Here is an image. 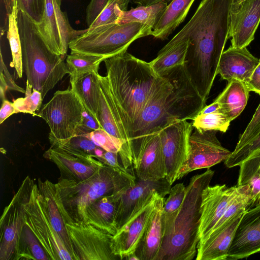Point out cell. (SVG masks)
I'll return each mask as SVG.
<instances>
[{
  "label": "cell",
  "instance_id": "1",
  "mask_svg": "<svg viewBox=\"0 0 260 260\" xmlns=\"http://www.w3.org/2000/svg\"><path fill=\"white\" fill-rule=\"evenodd\" d=\"M234 0H202L184 26L167 43L188 40L184 66L196 88L207 100L217 75L229 39L230 13Z\"/></svg>",
  "mask_w": 260,
  "mask_h": 260
},
{
  "label": "cell",
  "instance_id": "2",
  "mask_svg": "<svg viewBox=\"0 0 260 260\" xmlns=\"http://www.w3.org/2000/svg\"><path fill=\"white\" fill-rule=\"evenodd\" d=\"M164 73L167 81L154 93L138 118L131 140L134 162L152 136L175 121L193 120L206 102L192 83L183 65Z\"/></svg>",
  "mask_w": 260,
  "mask_h": 260
},
{
  "label": "cell",
  "instance_id": "3",
  "mask_svg": "<svg viewBox=\"0 0 260 260\" xmlns=\"http://www.w3.org/2000/svg\"><path fill=\"white\" fill-rule=\"evenodd\" d=\"M104 62L112 95L131 142L138 118L155 91L167 81V75L157 74L149 62L127 51Z\"/></svg>",
  "mask_w": 260,
  "mask_h": 260
},
{
  "label": "cell",
  "instance_id": "4",
  "mask_svg": "<svg viewBox=\"0 0 260 260\" xmlns=\"http://www.w3.org/2000/svg\"><path fill=\"white\" fill-rule=\"evenodd\" d=\"M214 174L208 168L191 178L180 208L173 217L164 222L163 241L155 260H191L196 256L202 194L210 185Z\"/></svg>",
  "mask_w": 260,
  "mask_h": 260
},
{
  "label": "cell",
  "instance_id": "5",
  "mask_svg": "<svg viewBox=\"0 0 260 260\" xmlns=\"http://www.w3.org/2000/svg\"><path fill=\"white\" fill-rule=\"evenodd\" d=\"M134 174L124 175L105 165L96 173L82 180L59 178L56 192L65 215V223L86 221L87 207L98 199L122 192L135 184Z\"/></svg>",
  "mask_w": 260,
  "mask_h": 260
},
{
  "label": "cell",
  "instance_id": "6",
  "mask_svg": "<svg viewBox=\"0 0 260 260\" xmlns=\"http://www.w3.org/2000/svg\"><path fill=\"white\" fill-rule=\"evenodd\" d=\"M17 22L22 46L23 70L26 81L40 91L44 99L66 74H69L64 58L49 48L36 24L20 10L18 12Z\"/></svg>",
  "mask_w": 260,
  "mask_h": 260
},
{
  "label": "cell",
  "instance_id": "7",
  "mask_svg": "<svg viewBox=\"0 0 260 260\" xmlns=\"http://www.w3.org/2000/svg\"><path fill=\"white\" fill-rule=\"evenodd\" d=\"M152 31L150 26L137 22L87 28L86 32L70 43L69 48L71 53L103 56L106 59L127 51L134 41L151 35Z\"/></svg>",
  "mask_w": 260,
  "mask_h": 260
},
{
  "label": "cell",
  "instance_id": "8",
  "mask_svg": "<svg viewBox=\"0 0 260 260\" xmlns=\"http://www.w3.org/2000/svg\"><path fill=\"white\" fill-rule=\"evenodd\" d=\"M24 180L23 208L25 223L35 235L49 259L74 260L51 223L38 184L28 176Z\"/></svg>",
  "mask_w": 260,
  "mask_h": 260
},
{
  "label": "cell",
  "instance_id": "9",
  "mask_svg": "<svg viewBox=\"0 0 260 260\" xmlns=\"http://www.w3.org/2000/svg\"><path fill=\"white\" fill-rule=\"evenodd\" d=\"M85 108L69 88L56 91L51 100L37 114L50 128L49 139L51 146L66 142L77 136Z\"/></svg>",
  "mask_w": 260,
  "mask_h": 260
},
{
  "label": "cell",
  "instance_id": "10",
  "mask_svg": "<svg viewBox=\"0 0 260 260\" xmlns=\"http://www.w3.org/2000/svg\"><path fill=\"white\" fill-rule=\"evenodd\" d=\"M61 0H45L44 13L36 25L39 33L55 53L66 58L70 43L87 30L74 29L67 15L61 9Z\"/></svg>",
  "mask_w": 260,
  "mask_h": 260
},
{
  "label": "cell",
  "instance_id": "11",
  "mask_svg": "<svg viewBox=\"0 0 260 260\" xmlns=\"http://www.w3.org/2000/svg\"><path fill=\"white\" fill-rule=\"evenodd\" d=\"M75 260L120 259L112 249L113 235L85 222L66 224Z\"/></svg>",
  "mask_w": 260,
  "mask_h": 260
},
{
  "label": "cell",
  "instance_id": "12",
  "mask_svg": "<svg viewBox=\"0 0 260 260\" xmlns=\"http://www.w3.org/2000/svg\"><path fill=\"white\" fill-rule=\"evenodd\" d=\"M231 153L221 145L216 131L193 128L189 137L188 158L178 172L177 180L193 171L208 169L225 161Z\"/></svg>",
  "mask_w": 260,
  "mask_h": 260
},
{
  "label": "cell",
  "instance_id": "13",
  "mask_svg": "<svg viewBox=\"0 0 260 260\" xmlns=\"http://www.w3.org/2000/svg\"><path fill=\"white\" fill-rule=\"evenodd\" d=\"M193 129L191 122L183 120L167 124L159 132L166 161V178L171 185L177 180L178 172L188 158Z\"/></svg>",
  "mask_w": 260,
  "mask_h": 260
},
{
  "label": "cell",
  "instance_id": "14",
  "mask_svg": "<svg viewBox=\"0 0 260 260\" xmlns=\"http://www.w3.org/2000/svg\"><path fill=\"white\" fill-rule=\"evenodd\" d=\"M24 180L10 204L5 207L0 220V259L14 260L24 221L23 200Z\"/></svg>",
  "mask_w": 260,
  "mask_h": 260
},
{
  "label": "cell",
  "instance_id": "15",
  "mask_svg": "<svg viewBox=\"0 0 260 260\" xmlns=\"http://www.w3.org/2000/svg\"><path fill=\"white\" fill-rule=\"evenodd\" d=\"M160 196L165 197L159 193L156 194L113 236V252L120 259H126L135 253L150 220L156 201Z\"/></svg>",
  "mask_w": 260,
  "mask_h": 260
},
{
  "label": "cell",
  "instance_id": "16",
  "mask_svg": "<svg viewBox=\"0 0 260 260\" xmlns=\"http://www.w3.org/2000/svg\"><path fill=\"white\" fill-rule=\"evenodd\" d=\"M171 186L166 178L157 181L138 178L135 185L119 192L116 217L118 230L156 194L159 193L164 196L168 194Z\"/></svg>",
  "mask_w": 260,
  "mask_h": 260
},
{
  "label": "cell",
  "instance_id": "17",
  "mask_svg": "<svg viewBox=\"0 0 260 260\" xmlns=\"http://www.w3.org/2000/svg\"><path fill=\"white\" fill-rule=\"evenodd\" d=\"M240 192L237 185L228 187L225 184L209 185L203 190L199 229V241L208 237Z\"/></svg>",
  "mask_w": 260,
  "mask_h": 260
},
{
  "label": "cell",
  "instance_id": "18",
  "mask_svg": "<svg viewBox=\"0 0 260 260\" xmlns=\"http://www.w3.org/2000/svg\"><path fill=\"white\" fill-rule=\"evenodd\" d=\"M260 23V0L234 1L230 13L228 38L231 46L246 47L254 40Z\"/></svg>",
  "mask_w": 260,
  "mask_h": 260
},
{
  "label": "cell",
  "instance_id": "19",
  "mask_svg": "<svg viewBox=\"0 0 260 260\" xmlns=\"http://www.w3.org/2000/svg\"><path fill=\"white\" fill-rule=\"evenodd\" d=\"M44 156L58 168L61 178L77 181L85 180L105 166L100 160L89 154L51 146Z\"/></svg>",
  "mask_w": 260,
  "mask_h": 260
},
{
  "label": "cell",
  "instance_id": "20",
  "mask_svg": "<svg viewBox=\"0 0 260 260\" xmlns=\"http://www.w3.org/2000/svg\"><path fill=\"white\" fill-rule=\"evenodd\" d=\"M260 252V204L246 210L230 246L227 259H238Z\"/></svg>",
  "mask_w": 260,
  "mask_h": 260
},
{
  "label": "cell",
  "instance_id": "21",
  "mask_svg": "<svg viewBox=\"0 0 260 260\" xmlns=\"http://www.w3.org/2000/svg\"><path fill=\"white\" fill-rule=\"evenodd\" d=\"M246 209H242L204 240L199 242L197 260L227 259L228 251L239 222Z\"/></svg>",
  "mask_w": 260,
  "mask_h": 260
},
{
  "label": "cell",
  "instance_id": "22",
  "mask_svg": "<svg viewBox=\"0 0 260 260\" xmlns=\"http://www.w3.org/2000/svg\"><path fill=\"white\" fill-rule=\"evenodd\" d=\"M133 167L140 179L157 181L166 178V161L159 133L152 136L145 144Z\"/></svg>",
  "mask_w": 260,
  "mask_h": 260
},
{
  "label": "cell",
  "instance_id": "23",
  "mask_svg": "<svg viewBox=\"0 0 260 260\" xmlns=\"http://www.w3.org/2000/svg\"><path fill=\"white\" fill-rule=\"evenodd\" d=\"M260 62L246 47L238 48L231 46L223 51L219 60L217 74L223 80H237L245 84Z\"/></svg>",
  "mask_w": 260,
  "mask_h": 260
},
{
  "label": "cell",
  "instance_id": "24",
  "mask_svg": "<svg viewBox=\"0 0 260 260\" xmlns=\"http://www.w3.org/2000/svg\"><path fill=\"white\" fill-rule=\"evenodd\" d=\"M165 197L157 200L150 220L135 252L138 260H155L164 235L163 209Z\"/></svg>",
  "mask_w": 260,
  "mask_h": 260
},
{
  "label": "cell",
  "instance_id": "25",
  "mask_svg": "<svg viewBox=\"0 0 260 260\" xmlns=\"http://www.w3.org/2000/svg\"><path fill=\"white\" fill-rule=\"evenodd\" d=\"M119 192L102 197L86 209V221L114 236L118 229L116 224Z\"/></svg>",
  "mask_w": 260,
  "mask_h": 260
},
{
  "label": "cell",
  "instance_id": "26",
  "mask_svg": "<svg viewBox=\"0 0 260 260\" xmlns=\"http://www.w3.org/2000/svg\"><path fill=\"white\" fill-rule=\"evenodd\" d=\"M38 185L45 210L51 223L75 260L71 239L57 204L55 184L48 180L43 181L39 179Z\"/></svg>",
  "mask_w": 260,
  "mask_h": 260
},
{
  "label": "cell",
  "instance_id": "27",
  "mask_svg": "<svg viewBox=\"0 0 260 260\" xmlns=\"http://www.w3.org/2000/svg\"><path fill=\"white\" fill-rule=\"evenodd\" d=\"M98 71L70 76L71 89L85 108L95 117L101 88Z\"/></svg>",
  "mask_w": 260,
  "mask_h": 260
},
{
  "label": "cell",
  "instance_id": "28",
  "mask_svg": "<svg viewBox=\"0 0 260 260\" xmlns=\"http://www.w3.org/2000/svg\"><path fill=\"white\" fill-rule=\"evenodd\" d=\"M195 0H172L167 6L151 35L162 41L168 37L184 20Z\"/></svg>",
  "mask_w": 260,
  "mask_h": 260
},
{
  "label": "cell",
  "instance_id": "29",
  "mask_svg": "<svg viewBox=\"0 0 260 260\" xmlns=\"http://www.w3.org/2000/svg\"><path fill=\"white\" fill-rule=\"evenodd\" d=\"M250 90L246 84L237 80H232L223 91L215 99L222 110L231 121L237 118L245 109Z\"/></svg>",
  "mask_w": 260,
  "mask_h": 260
},
{
  "label": "cell",
  "instance_id": "30",
  "mask_svg": "<svg viewBox=\"0 0 260 260\" xmlns=\"http://www.w3.org/2000/svg\"><path fill=\"white\" fill-rule=\"evenodd\" d=\"M188 46V39L175 44H167L149 63L154 71L161 75L173 67L184 64Z\"/></svg>",
  "mask_w": 260,
  "mask_h": 260
},
{
  "label": "cell",
  "instance_id": "31",
  "mask_svg": "<svg viewBox=\"0 0 260 260\" xmlns=\"http://www.w3.org/2000/svg\"><path fill=\"white\" fill-rule=\"evenodd\" d=\"M167 4L160 3L147 6H139L129 10L123 11L117 23L137 22L153 29L167 7Z\"/></svg>",
  "mask_w": 260,
  "mask_h": 260
},
{
  "label": "cell",
  "instance_id": "32",
  "mask_svg": "<svg viewBox=\"0 0 260 260\" xmlns=\"http://www.w3.org/2000/svg\"><path fill=\"white\" fill-rule=\"evenodd\" d=\"M18 9L14 5L10 13L7 14L8 20L7 39L8 40L12 60L10 67L14 68L18 77L22 78L23 72L22 58V46L18 30L17 16Z\"/></svg>",
  "mask_w": 260,
  "mask_h": 260
},
{
  "label": "cell",
  "instance_id": "33",
  "mask_svg": "<svg viewBox=\"0 0 260 260\" xmlns=\"http://www.w3.org/2000/svg\"><path fill=\"white\" fill-rule=\"evenodd\" d=\"M49 259L37 238L25 223L22 228L19 246L14 260Z\"/></svg>",
  "mask_w": 260,
  "mask_h": 260
},
{
  "label": "cell",
  "instance_id": "34",
  "mask_svg": "<svg viewBox=\"0 0 260 260\" xmlns=\"http://www.w3.org/2000/svg\"><path fill=\"white\" fill-rule=\"evenodd\" d=\"M106 58L103 56L71 53L66 58V65L70 76L98 71L100 63Z\"/></svg>",
  "mask_w": 260,
  "mask_h": 260
},
{
  "label": "cell",
  "instance_id": "35",
  "mask_svg": "<svg viewBox=\"0 0 260 260\" xmlns=\"http://www.w3.org/2000/svg\"><path fill=\"white\" fill-rule=\"evenodd\" d=\"M192 126L199 130L226 132L231 122L221 109L208 114H199L192 120Z\"/></svg>",
  "mask_w": 260,
  "mask_h": 260
},
{
  "label": "cell",
  "instance_id": "36",
  "mask_svg": "<svg viewBox=\"0 0 260 260\" xmlns=\"http://www.w3.org/2000/svg\"><path fill=\"white\" fill-rule=\"evenodd\" d=\"M131 0H109L98 18L88 29L116 24L123 11H126Z\"/></svg>",
  "mask_w": 260,
  "mask_h": 260
},
{
  "label": "cell",
  "instance_id": "37",
  "mask_svg": "<svg viewBox=\"0 0 260 260\" xmlns=\"http://www.w3.org/2000/svg\"><path fill=\"white\" fill-rule=\"evenodd\" d=\"M80 153L89 154L95 158L102 155L105 150L96 146L86 135H77L55 146Z\"/></svg>",
  "mask_w": 260,
  "mask_h": 260
},
{
  "label": "cell",
  "instance_id": "38",
  "mask_svg": "<svg viewBox=\"0 0 260 260\" xmlns=\"http://www.w3.org/2000/svg\"><path fill=\"white\" fill-rule=\"evenodd\" d=\"M7 14L16 5L19 10L24 13L35 24L41 21L44 13L45 0H5Z\"/></svg>",
  "mask_w": 260,
  "mask_h": 260
},
{
  "label": "cell",
  "instance_id": "39",
  "mask_svg": "<svg viewBox=\"0 0 260 260\" xmlns=\"http://www.w3.org/2000/svg\"><path fill=\"white\" fill-rule=\"evenodd\" d=\"M24 98L13 101V105L17 113H24L36 115V112L41 107L43 100L41 93L33 88L26 81Z\"/></svg>",
  "mask_w": 260,
  "mask_h": 260
},
{
  "label": "cell",
  "instance_id": "40",
  "mask_svg": "<svg viewBox=\"0 0 260 260\" xmlns=\"http://www.w3.org/2000/svg\"><path fill=\"white\" fill-rule=\"evenodd\" d=\"M169 197L165 201L163 209V221L173 217L180 208L186 195V186L182 183L171 187Z\"/></svg>",
  "mask_w": 260,
  "mask_h": 260
},
{
  "label": "cell",
  "instance_id": "41",
  "mask_svg": "<svg viewBox=\"0 0 260 260\" xmlns=\"http://www.w3.org/2000/svg\"><path fill=\"white\" fill-rule=\"evenodd\" d=\"M260 150V132L247 144L237 151L232 152L224 161L226 167L231 168L240 165L255 152Z\"/></svg>",
  "mask_w": 260,
  "mask_h": 260
},
{
  "label": "cell",
  "instance_id": "42",
  "mask_svg": "<svg viewBox=\"0 0 260 260\" xmlns=\"http://www.w3.org/2000/svg\"><path fill=\"white\" fill-rule=\"evenodd\" d=\"M86 136L96 146L107 151L118 153L120 150L119 146L113 138L102 128L93 131Z\"/></svg>",
  "mask_w": 260,
  "mask_h": 260
},
{
  "label": "cell",
  "instance_id": "43",
  "mask_svg": "<svg viewBox=\"0 0 260 260\" xmlns=\"http://www.w3.org/2000/svg\"><path fill=\"white\" fill-rule=\"evenodd\" d=\"M260 132V104L250 121L240 135L234 151H237L250 141Z\"/></svg>",
  "mask_w": 260,
  "mask_h": 260
},
{
  "label": "cell",
  "instance_id": "44",
  "mask_svg": "<svg viewBox=\"0 0 260 260\" xmlns=\"http://www.w3.org/2000/svg\"><path fill=\"white\" fill-rule=\"evenodd\" d=\"M1 82L0 95L2 100L5 99V93L7 90H12L25 93V90L18 86L12 78V75L9 72L3 58L1 52Z\"/></svg>",
  "mask_w": 260,
  "mask_h": 260
},
{
  "label": "cell",
  "instance_id": "45",
  "mask_svg": "<svg viewBox=\"0 0 260 260\" xmlns=\"http://www.w3.org/2000/svg\"><path fill=\"white\" fill-rule=\"evenodd\" d=\"M119 154L117 152L107 151L105 150L102 155L97 159L104 165L109 166L116 171L124 175H130L132 173L131 169H126L118 161Z\"/></svg>",
  "mask_w": 260,
  "mask_h": 260
},
{
  "label": "cell",
  "instance_id": "46",
  "mask_svg": "<svg viewBox=\"0 0 260 260\" xmlns=\"http://www.w3.org/2000/svg\"><path fill=\"white\" fill-rule=\"evenodd\" d=\"M109 0H91L86 10L87 28L91 26L106 6Z\"/></svg>",
  "mask_w": 260,
  "mask_h": 260
},
{
  "label": "cell",
  "instance_id": "47",
  "mask_svg": "<svg viewBox=\"0 0 260 260\" xmlns=\"http://www.w3.org/2000/svg\"><path fill=\"white\" fill-rule=\"evenodd\" d=\"M101 128V125L95 117L85 109L83 112L82 123L78 130L77 135H86Z\"/></svg>",
  "mask_w": 260,
  "mask_h": 260
},
{
  "label": "cell",
  "instance_id": "48",
  "mask_svg": "<svg viewBox=\"0 0 260 260\" xmlns=\"http://www.w3.org/2000/svg\"><path fill=\"white\" fill-rule=\"evenodd\" d=\"M246 84L250 91H252L260 94V62Z\"/></svg>",
  "mask_w": 260,
  "mask_h": 260
},
{
  "label": "cell",
  "instance_id": "49",
  "mask_svg": "<svg viewBox=\"0 0 260 260\" xmlns=\"http://www.w3.org/2000/svg\"><path fill=\"white\" fill-rule=\"evenodd\" d=\"M15 113H17V112L13 103L6 99L3 100L0 110V124H2L7 118Z\"/></svg>",
  "mask_w": 260,
  "mask_h": 260
},
{
  "label": "cell",
  "instance_id": "50",
  "mask_svg": "<svg viewBox=\"0 0 260 260\" xmlns=\"http://www.w3.org/2000/svg\"><path fill=\"white\" fill-rule=\"evenodd\" d=\"M220 109L221 107L220 104L214 100V102L210 105L208 106L206 105L199 113L201 114H208L216 111Z\"/></svg>",
  "mask_w": 260,
  "mask_h": 260
},
{
  "label": "cell",
  "instance_id": "51",
  "mask_svg": "<svg viewBox=\"0 0 260 260\" xmlns=\"http://www.w3.org/2000/svg\"><path fill=\"white\" fill-rule=\"evenodd\" d=\"M172 0H134V2L139 6H147L160 3H169Z\"/></svg>",
  "mask_w": 260,
  "mask_h": 260
},
{
  "label": "cell",
  "instance_id": "52",
  "mask_svg": "<svg viewBox=\"0 0 260 260\" xmlns=\"http://www.w3.org/2000/svg\"><path fill=\"white\" fill-rule=\"evenodd\" d=\"M244 0H235V1L237 2H242Z\"/></svg>",
  "mask_w": 260,
  "mask_h": 260
},
{
  "label": "cell",
  "instance_id": "53",
  "mask_svg": "<svg viewBox=\"0 0 260 260\" xmlns=\"http://www.w3.org/2000/svg\"><path fill=\"white\" fill-rule=\"evenodd\" d=\"M259 170H260V165H259Z\"/></svg>",
  "mask_w": 260,
  "mask_h": 260
},
{
  "label": "cell",
  "instance_id": "54",
  "mask_svg": "<svg viewBox=\"0 0 260 260\" xmlns=\"http://www.w3.org/2000/svg\"><path fill=\"white\" fill-rule=\"evenodd\" d=\"M132 1H134V0H132Z\"/></svg>",
  "mask_w": 260,
  "mask_h": 260
}]
</instances>
